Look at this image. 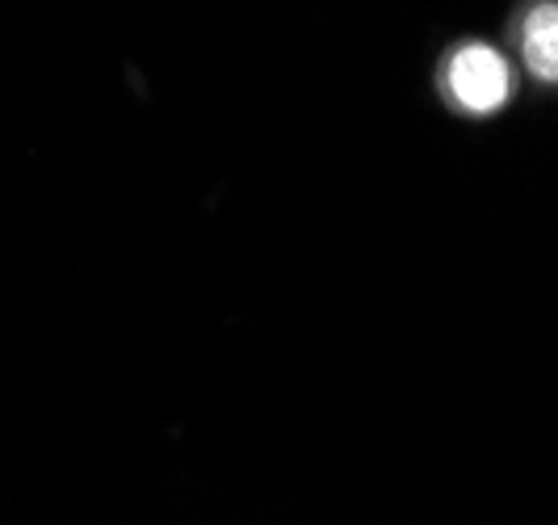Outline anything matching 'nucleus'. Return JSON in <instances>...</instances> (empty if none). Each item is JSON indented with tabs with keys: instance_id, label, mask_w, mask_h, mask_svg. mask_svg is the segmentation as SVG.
<instances>
[{
	"instance_id": "nucleus-1",
	"label": "nucleus",
	"mask_w": 558,
	"mask_h": 525,
	"mask_svg": "<svg viewBox=\"0 0 558 525\" xmlns=\"http://www.w3.org/2000/svg\"><path fill=\"white\" fill-rule=\"evenodd\" d=\"M441 97L462 118H496L512 102V68L487 43H462L441 63Z\"/></svg>"
},
{
	"instance_id": "nucleus-2",
	"label": "nucleus",
	"mask_w": 558,
	"mask_h": 525,
	"mask_svg": "<svg viewBox=\"0 0 558 525\" xmlns=\"http://www.w3.org/2000/svg\"><path fill=\"white\" fill-rule=\"evenodd\" d=\"M517 51L533 84L558 88V0H542L525 13Z\"/></svg>"
}]
</instances>
